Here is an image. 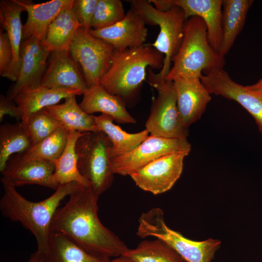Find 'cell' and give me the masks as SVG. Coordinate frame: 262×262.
Segmentation results:
<instances>
[{
  "mask_svg": "<svg viewBox=\"0 0 262 262\" xmlns=\"http://www.w3.org/2000/svg\"><path fill=\"white\" fill-rule=\"evenodd\" d=\"M180 117L187 128L199 120L211 100L201 79L179 78L173 81Z\"/></svg>",
  "mask_w": 262,
  "mask_h": 262,
  "instance_id": "cell-17",
  "label": "cell"
},
{
  "mask_svg": "<svg viewBox=\"0 0 262 262\" xmlns=\"http://www.w3.org/2000/svg\"><path fill=\"white\" fill-rule=\"evenodd\" d=\"M5 115L15 117L17 119H22L20 110L14 100L2 95L0 96V121H2Z\"/></svg>",
  "mask_w": 262,
  "mask_h": 262,
  "instance_id": "cell-36",
  "label": "cell"
},
{
  "mask_svg": "<svg viewBox=\"0 0 262 262\" xmlns=\"http://www.w3.org/2000/svg\"><path fill=\"white\" fill-rule=\"evenodd\" d=\"M33 145V143L21 121L15 124L6 123L0 126V172L13 154L25 153Z\"/></svg>",
  "mask_w": 262,
  "mask_h": 262,
  "instance_id": "cell-29",
  "label": "cell"
},
{
  "mask_svg": "<svg viewBox=\"0 0 262 262\" xmlns=\"http://www.w3.org/2000/svg\"><path fill=\"white\" fill-rule=\"evenodd\" d=\"M21 121L31 137L33 145L64 127L62 124L45 109L26 116L22 118Z\"/></svg>",
  "mask_w": 262,
  "mask_h": 262,
  "instance_id": "cell-32",
  "label": "cell"
},
{
  "mask_svg": "<svg viewBox=\"0 0 262 262\" xmlns=\"http://www.w3.org/2000/svg\"><path fill=\"white\" fill-rule=\"evenodd\" d=\"M99 196L91 185H81L56 211L51 231L66 235L91 254L116 258L129 248L99 220Z\"/></svg>",
  "mask_w": 262,
  "mask_h": 262,
  "instance_id": "cell-1",
  "label": "cell"
},
{
  "mask_svg": "<svg viewBox=\"0 0 262 262\" xmlns=\"http://www.w3.org/2000/svg\"><path fill=\"white\" fill-rule=\"evenodd\" d=\"M1 181L3 194L0 200V210L3 216L18 222L34 236L37 250L46 249L51 233V224L61 201L81 185L76 182L60 184L53 194L41 201L33 202L21 195L16 187L5 177Z\"/></svg>",
  "mask_w": 262,
  "mask_h": 262,
  "instance_id": "cell-2",
  "label": "cell"
},
{
  "mask_svg": "<svg viewBox=\"0 0 262 262\" xmlns=\"http://www.w3.org/2000/svg\"><path fill=\"white\" fill-rule=\"evenodd\" d=\"M75 95L65 98L62 104L52 105L45 109L69 131L95 132L98 131L94 115L85 113L80 107Z\"/></svg>",
  "mask_w": 262,
  "mask_h": 262,
  "instance_id": "cell-26",
  "label": "cell"
},
{
  "mask_svg": "<svg viewBox=\"0 0 262 262\" xmlns=\"http://www.w3.org/2000/svg\"><path fill=\"white\" fill-rule=\"evenodd\" d=\"M149 84L158 92L153 101L146 129L151 135L171 139H187L189 130L183 124L177 104L173 81L163 79L147 68Z\"/></svg>",
  "mask_w": 262,
  "mask_h": 262,
  "instance_id": "cell-8",
  "label": "cell"
},
{
  "mask_svg": "<svg viewBox=\"0 0 262 262\" xmlns=\"http://www.w3.org/2000/svg\"><path fill=\"white\" fill-rule=\"evenodd\" d=\"M126 15L120 0H98L91 24V29L111 26L123 19Z\"/></svg>",
  "mask_w": 262,
  "mask_h": 262,
  "instance_id": "cell-33",
  "label": "cell"
},
{
  "mask_svg": "<svg viewBox=\"0 0 262 262\" xmlns=\"http://www.w3.org/2000/svg\"><path fill=\"white\" fill-rule=\"evenodd\" d=\"M249 90L262 93V78L259 80L256 83L246 86Z\"/></svg>",
  "mask_w": 262,
  "mask_h": 262,
  "instance_id": "cell-39",
  "label": "cell"
},
{
  "mask_svg": "<svg viewBox=\"0 0 262 262\" xmlns=\"http://www.w3.org/2000/svg\"><path fill=\"white\" fill-rule=\"evenodd\" d=\"M191 146L187 139H171L150 135L132 151L111 158L114 174L130 176L148 164L178 151L188 153Z\"/></svg>",
  "mask_w": 262,
  "mask_h": 262,
  "instance_id": "cell-10",
  "label": "cell"
},
{
  "mask_svg": "<svg viewBox=\"0 0 262 262\" xmlns=\"http://www.w3.org/2000/svg\"><path fill=\"white\" fill-rule=\"evenodd\" d=\"M82 95L79 105L87 114L99 112L112 116L119 123H136L126 110L123 99L108 92L100 85L88 87Z\"/></svg>",
  "mask_w": 262,
  "mask_h": 262,
  "instance_id": "cell-21",
  "label": "cell"
},
{
  "mask_svg": "<svg viewBox=\"0 0 262 262\" xmlns=\"http://www.w3.org/2000/svg\"><path fill=\"white\" fill-rule=\"evenodd\" d=\"M183 11L187 20L194 16L205 22L209 42L218 52L222 36V0H173Z\"/></svg>",
  "mask_w": 262,
  "mask_h": 262,
  "instance_id": "cell-20",
  "label": "cell"
},
{
  "mask_svg": "<svg viewBox=\"0 0 262 262\" xmlns=\"http://www.w3.org/2000/svg\"><path fill=\"white\" fill-rule=\"evenodd\" d=\"M122 255L134 262H186L171 246L157 238L142 241Z\"/></svg>",
  "mask_w": 262,
  "mask_h": 262,
  "instance_id": "cell-30",
  "label": "cell"
},
{
  "mask_svg": "<svg viewBox=\"0 0 262 262\" xmlns=\"http://www.w3.org/2000/svg\"><path fill=\"white\" fill-rule=\"evenodd\" d=\"M73 5L57 16L41 41L44 49L50 53L69 51L78 31L81 27L74 13Z\"/></svg>",
  "mask_w": 262,
  "mask_h": 262,
  "instance_id": "cell-25",
  "label": "cell"
},
{
  "mask_svg": "<svg viewBox=\"0 0 262 262\" xmlns=\"http://www.w3.org/2000/svg\"><path fill=\"white\" fill-rule=\"evenodd\" d=\"M49 56L41 85L52 89L77 90L83 94L88 86L70 51L52 52Z\"/></svg>",
  "mask_w": 262,
  "mask_h": 262,
  "instance_id": "cell-16",
  "label": "cell"
},
{
  "mask_svg": "<svg viewBox=\"0 0 262 262\" xmlns=\"http://www.w3.org/2000/svg\"><path fill=\"white\" fill-rule=\"evenodd\" d=\"M146 24L143 18L131 8L124 18L116 23L89 32L112 45L115 50L122 51L144 45L147 36Z\"/></svg>",
  "mask_w": 262,
  "mask_h": 262,
  "instance_id": "cell-15",
  "label": "cell"
},
{
  "mask_svg": "<svg viewBox=\"0 0 262 262\" xmlns=\"http://www.w3.org/2000/svg\"><path fill=\"white\" fill-rule=\"evenodd\" d=\"M94 117L98 131L105 133L112 143L111 158L132 151L148 136L146 129L135 133L126 132L114 124V118L109 115L101 114Z\"/></svg>",
  "mask_w": 262,
  "mask_h": 262,
  "instance_id": "cell-27",
  "label": "cell"
},
{
  "mask_svg": "<svg viewBox=\"0 0 262 262\" xmlns=\"http://www.w3.org/2000/svg\"><path fill=\"white\" fill-rule=\"evenodd\" d=\"M173 65L165 79L173 81L179 78L201 79L202 72L223 68L225 57L211 46L204 21L194 16L186 20L180 47L173 59Z\"/></svg>",
  "mask_w": 262,
  "mask_h": 262,
  "instance_id": "cell-3",
  "label": "cell"
},
{
  "mask_svg": "<svg viewBox=\"0 0 262 262\" xmlns=\"http://www.w3.org/2000/svg\"><path fill=\"white\" fill-rule=\"evenodd\" d=\"M13 60V50L8 36L3 30L0 32V75L10 66Z\"/></svg>",
  "mask_w": 262,
  "mask_h": 262,
  "instance_id": "cell-35",
  "label": "cell"
},
{
  "mask_svg": "<svg viewBox=\"0 0 262 262\" xmlns=\"http://www.w3.org/2000/svg\"><path fill=\"white\" fill-rule=\"evenodd\" d=\"M49 54L42 45L41 41L36 38L31 37L22 41L18 78L9 88L7 97L14 100L22 88L41 84Z\"/></svg>",
  "mask_w": 262,
  "mask_h": 262,
  "instance_id": "cell-14",
  "label": "cell"
},
{
  "mask_svg": "<svg viewBox=\"0 0 262 262\" xmlns=\"http://www.w3.org/2000/svg\"><path fill=\"white\" fill-rule=\"evenodd\" d=\"M24 11L17 0L0 1V26L8 36L13 50L12 62L2 77L15 82L18 78L20 67L23 28L20 16Z\"/></svg>",
  "mask_w": 262,
  "mask_h": 262,
  "instance_id": "cell-19",
  "label": "cell"
},
{
  "mask_svg": "<svg viewBox=\"0 0 262 262\" xmlns=\"http://www.w3.org/2000/svg\"><path fill=\"white\" fill-rule=\"evenodd\" d=\"M75 0H51L34 3L29 0H17L28 14L23 25L22 39L34 37L43 40L49 28L57 16L65 9L72 6Z\"/></svg>",
  "mask_w": 262,
  "mask_h": 262,
  "instance_id": "cell-18",
  "label": "cell"
},
{
  "mask_svg": "<svg viewBox=\"0 0 262 262\" xmlns=\"http://www.w3.org/2000/svg\"><path fill=\"white\" fill-rule=\"evenodd\" d=\"M138 222L136 233L139 237L152 236L163 241L186 262H212L221 246L218 239L196 241L172 229L166 224L163 211L159 208H153L142 213Z\"/></svg>",
  "mask_w": 262,
  "mask_h": 262,
  "instance_id": "cell-5",
  "label": "cell"
},
{
  "mask_svg": "<svg viewBox=\"0 0 262 262\" xmlns=\"http://www.w3.org/2000/svg\"><path fill=\"white\" fill-rule=\"evenodd\" d=\"M164 58L150 44L122 51L115 49L111 66L99 85L123 99L130 97L145 80L147 68L162 69Z\"/></svg>",
  "mask_w": 262,
  "mask_h": 262,
  "instance_id": "cell-4",
  "label": "cell"
},
{
  "mask_svg": "<svg viewBox=\"0 0 262 262\" xmlns=\"http://www.w3.org/2000/svg\"><path fill=\"white\" fill-rule=\"evenodd\" d=\"M83 134L76 131H70L66 148L61 156L54 161L55 169V180L60 185L76 182L82 185H90L89 182L80 173L78 168V158L76 144Z\"/></svg>",
  "mask_w": 262,
  "mask_h": 262,
  "instance_id": "cell-28",
  "label": "cell"
},
{
  "mask_svg": "<svg viewBox=\"0 0 262 262\" xmlns=\"http://www.w3.org/2000/svg\"><path fill=\"white\" fill-rule=\"evenodd\" d=\"M69 131L62 127L22 153L25 157L53 162L62 155L66 146Z\"/></svg>",
  "mask_w": 262,
  "mask_h": 262,
  "instance_id": "cell-31",
  "label": "cell"
},
{
  "mask_svg": "<svg viewBox=\"0 0 262 262\" xmlns=\"http://www.w3.org/2000/svg\"><path fill=\"white\" fill-rule=\"evenodd\" d=\"M201 81L211 94L234 100L245 109L254 118L262 135V93L235 82L223 68L202 75Z\"/></svg>",
  "mask_w": 262,
  "mask_h": 262,
  "instance_id": "cell-12",
  "label": "cell"
},
{
  "mask_svg": "<svg viewBox=\"0 0 262 262\" xmlns=\"http://www.w3.org/2000/svg\"><path fill=\"white\" fill-rule=\"evenodd\" d=\"M149 1L153 3L155 8L161 12L167 11L175 5L173 0H149Z\"/></svg>",
  "mask_w": 262,
  "mask_h": 262,
  "instance_id": "cell-37",
  "label": "cell"
},
{
  "mask_svg": "<svg viewBox=\"0 0 262 262\" xmlns=\"http://www.w3.org/2000/svg\"><path fill=\"white\" fill-rule=\"evenodd\" d=\"M252 0H222V36L218 53L225 57L242 30Z\"/></svg>",
  "mask_w": 262,
  "mask_h": 262,
  "instance_id": "cell-24",
  "label": "cell"
},
{
  "mask_svg": "<svg viewBox=\"0 0 262 262\" xmlns=\"http://www.w3.org/2000/svg\"><path fill=\"white\" fill-rule=\"evenodd\" d=\"M26 262H43L41 253L36 250L30 256Z\"/></svg>",
  "mask_w": 262,
  "mask_h": 262,
  "instance_id": "cell-38",
  "label": "cell"
},
{
  "mask_svg": "<svg viewBox=\"0 0 262 262\" xmlns=\"http://www.w3.org/2000/svg\"><path fill=\"white\" fill-rule=\"evenodd\" d=\"M41 253L43 262H108L110 260L91 254L66 235L52 231L46 249Z\"/></svg>",
  "mask_w": 262,
  "mask_h": 262,
  "instance_id": "cell-23",
  "label": "cell"
},
{
  "mask_svg": "<svg viewBox=\"0 0 262 262\" xmlns=\"http://www.w3.org/2000/svg\"><path fill=\"white\" fill-rule=\"evenodd\" d=\"M55 169L53 162L28 158L20 153L12 156L1 173L15 187L36 184L55 190L59 184L54 178Z\"/></svg>",
  "mask_w": 262,
  "mask_h": 262,
  "instance_id": "cell-13",
  "label": "cell"
},
{
  "mask_svg": "<svg viewBox=\"0 0 262 262\" xmlns=\"http://www.w3.org/2000/svg\"><path fill=\"white\" fill-rule=\"evenodd\" d=\"M108 262H134L129 258L123 255L117 257Z\"/></svg>",
  "mask_w": 262,
  "mask_h": 262,
  "instance_id": "cell-40",
  "label": "cell"
},
{
  "mask_svg": "<svg viewBox=\"0 0 262 262\" xmlns=\"http://www.w3.org/2000/svg\"><path fill=\"white\" fill-rule=\"evenodd\" d=\"M131 8L138 14L146 24L158 25L159 33L151 46L164 57V65L158 74L164 79L169 72L173 59L181 44L186 19L183 10L174 6L166 12L157 10L149 0H131Z\"/></svg>",
  "mask_w": 262,
  "mask_h": 262,
  "instance_id": "cell-6",
  "label": "cell"
},
{
  "mask_svg": "<svg viewBox=\"0 0 262 262\" xmlns=\"http://www.w3.org/2000/svg\"><path fill=\"white\" fill-rule=\"evenodd\" d=\"M69 51L82 70L88 87L99 85L110 69L115 49L106 41L94 36L82 27L78 31Z\"/></svg>",
  "mask_w": 262,
  "mask_h": 262,
  "instance_id": "cell-9",
  "label": "cell"
},
{
  "mask_svg": "<svg viewBox=\"0 0 262 262\" xmlns=\"http://www.w3.org/2000/svg\"><path fill=\"white\" fill-rule=\"evenodd\" d=\"M82 94L81 91L77 90L52 89L40 84L22 88L14 100L20 110L22 119L46 107L57 104L66 97Z\"/></svg>",
  "mask_w": 262,
  "mask_h": 262,
  "instance_id": "cell-22",
  "label": "cell"
},
{
  "mask_svg": "<svg viewBox=\"0 0 262 262\" xmlns=\"http://www.w3.org/2000/svg\"><path fill=\"white\" fill-rule=\"evenodd\" d=\"M189 153L184 151L173 152L148 164L130 175L141 189L154 195L170 190L180 177L183 161Z\"/></svg>",
  "mask_w": 262,
  "mask_h": 262,
  "instance_id": "cell-11",
  "label": "cell"
},
{
  "mask_svg": "<svg viewBox=\"0 0 262 262\" xmlns=\"http://www.w3.org/2000/svg\"><path fill=\"white\" fill-rule=\"evenodd\" d=\"M98 0H75L73 9L81 27L89 30Z\"/></svg>",
  "mask_w": 262,
  "mask_h": 262,
  "instance_id": "cell-34",
  "label": "cell"
},
{
  "mask_svg": "<svg viewBox=\"0 0 262 262\" xmlns=\"http://www.w3.org/2000/svg\"><path fill=\"white\" fill-rule=\"evenodd\" d=\"M112 143L101 131L84 132L76 144L78 168L80 174L100 196L112 185Z\"/></svg>",
  "mask_w": 262,
  "mask_h": 262,
  "instance_id": "cell-7",
  "label": "cell"
}]
</instances>
